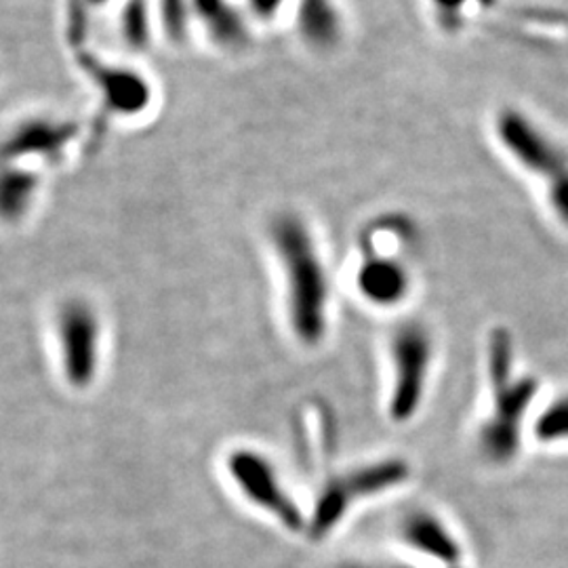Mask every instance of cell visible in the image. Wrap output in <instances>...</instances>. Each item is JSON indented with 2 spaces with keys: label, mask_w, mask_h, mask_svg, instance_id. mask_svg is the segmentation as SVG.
Returning a JSON list of instances; mask_svg holds the SVG:
<instances>
[{
  "label": "cell",
  "mask_w": 568,
  "mask_h": 568,
  "mask_svg": "<svg viewBox=\"0 0 568 568\" xmlns=\"http://www.w3.org/2000/svg\"><path fill=\"white\" fill-rule=\"evenodd\" d=\"M408 478L410 466L398 457L354 467L339 476H333L316 499L314 514L305 528L307 535L314 539H323L342 523V518L356 501L384 495L389 488L405 485Z\"/></svg>",
  "instance_id": "cell-1"
},
{
  "label": "cell",
  "mask_w": 568,
  "mask_h": 568,
  "mask_svg": "<svg viewBox=\"0 0 568 568\" xmlns=\"http://www.w3.org/2000/svg\"><path fill=\"white\" fill-rule=\"evenodd\" d=\"M293 333L305 345H318L326 333V281L314 251L297 232L283 239Z\"/></svg>",
  "instance_id": "cell-2"
},
{
  "label": "cell",
  "mask_w": 568,
  "mask_h": 568,
  "mask_svg": "<svg viewBox=\"0 0 568 568\" xmlns=\"http://www.w3.org/2000/svg\"><path fill=\"white\" fill-rule=\"evenodd\" d=\"M389 352L394 365V384L387 408L394 422L405 424L417 415L424 400L434 344L424 326L406 323L394 333Z\"/></svg>",
  "instance_id": "cell-3"
},
{
  "label": "cell",
  "mask_w": 568,
  "mask_h": 568,
  "mask_svg": "<svg viewBox=\"0 0 568 568\" xmlns=\"http://www.w3.org/2000/svg\"><path fill=\"white\" fill-rule=\"evenodd\" d=\"M227 469L234 485L241 488V493L253 506L264 509L265 514L276 518L291 532L307 528L304 511L283 487L276 467L262 453L239 448L230 453Z\"/></svg>",
  "instance_id": "cell-4"
},
{
  "label": "cell",
  "mask_w": 568,
  "mask_h": 568,
  "mask_svg": "<svg viewBox=\"0 0 568 568\" xmlns=\"http://www.w3.org/2000/svg\"><path fill=\"white\" fill-rule=\"evenodd\" d=\"M495 389V408L478 434V447L493 464H508L520 447L523 417L535 396V382H516Z\"/></svg>",
  "instance_id": "cell-5"
},
{
  "label": "cell",
  "mask_w": 568,
  "mask_h": 568,
  "mask_svg": "<svg viewBox=\"0 0 568 568\" xmlns=\"http://www.w3.org/2000/svg\"><path fill=\"white\" fill-rule=\"evenodd\" d=\"M77 135V124L55 116H28L0 138V164H20L21 159L60 163L63 150Z\"/></svg>",
  "instance_id": "cell-6"
},
{
  "label": "cell",
  "mask_w": 568,
  "mask_h": 568,
  "mask_svg": "<svg viewBox=\"0 0 568 568\" xmlns=\"http://www.w3.org/2000/svg\"><path fill=\"white\" fill-rule=\"evenodd\" d=\"M58 326L68 377L77 386H87L95 377L98 368L100 323L95 312L82 302H68L61 307Z\"/></svg>",
  "instance_id": "cell-7"
},
{
  "label": "cell",
  "mask_w": 568,
  "mask_h": 568,
  "mask_svg": "<svg viewBox=\"0 0 568 568\" xmlns=\"http://www.w3.org/2000/svg\"><path fill=\"white\" fill-rule=\"evenodd\" d=\"M400 532L408 548L417 549L447 568L459 567L464 556L462 546L438 516L429 511L408 514Z\"/></svg>",
  "instance_id": "cell-8"
},
{
  "label": "cell",
  "mask_w": 568,
  "mask_h": 568,
  "mask_svg": "<svg viewBox=\"0 0 568 568\" xmlns=\"http://www.w3.org/2000/svg\"><path fill=\"white\" fill-rule=\"evenodd\" d=\"M41 175L21 164H0V222L20 224L41 192Z\"/></svg>",
  "instance_id": "cell-9"
},
{
  "label": "cell",
  "mask_w": 568,
  "mask_h": 568,
  "mask_svg": "<svg viewBox=\"0 0 568 568\" xmlns=\"http://www.w3.org/2000/svg\"><path fill=\"white\" fill-rule=\"evenodd\" d=\"M361 288L375 304H394L405 295V274L396 265H368L361 272Z\"/></svg>",
  "instance_id": "cell-10"
},
{
  "label": "cell",
  "mask_w": 568,
  "mask_h": 568,
  "mask_svg": "<svg viewBox=\"0 0 568 568\" xmlns=\"http://www.w3.org/2000/svg\"><path fill=\"white\" fill-rule=\"evenodd\" d=\"M511 371V342L506 331H495L488 347V377L493 387L509 384Z\"/></svg>",
  "instance_id": "cell-11"
},
{
  "label": "cell",
  "mask_w": 568,
  "mask_h": 568,
  "mask_svg": "<svg viewBox=\"0 0 568 568\" xmlns=\"http://www.w3.org/2000/svg\"><path fill=\"white\" fill-rule=\"evenodd\" d=\"M537 434L541 440H556L568 436V400L551 406L548 413L539 419Z\"/></svg>",
  "instance_id": "cell-12"
},
{
  "label": "cell",
  "mask_w": 568,
  "mask_h": 568,
  "mask_svg": "<svg viewBox=\"0 0 568 568\" xmlns=\"http://www.w3.org/2000/svg\"><path fill=\"white\" fill-rule=\"evenodd\" d=\"M339 568H413L405 567V565H371V562H349V565H342ZM462 568V567H453Z\"/></svg>",
  "instance_id": "cell-13"
}]
</instances>
